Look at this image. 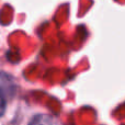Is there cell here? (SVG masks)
Returning a JSON list of instances; mask_svg holds the SVG:
<instances>
[{"label": "cell", "instance_id": "cell-1", "mask_svg": "<svg viewBox=\"0 0 125 125\" xmlns=\"http://www.w3.org/2000/svg\"><path fill=\"white\" fill-rule=\"evenodd\" d=\"M4 110H6V101H4V98L2 95V93L0 92V116L4 113Z\"/></svg>", "mask_w": 125, "mask_h": 125}]
</instances>
